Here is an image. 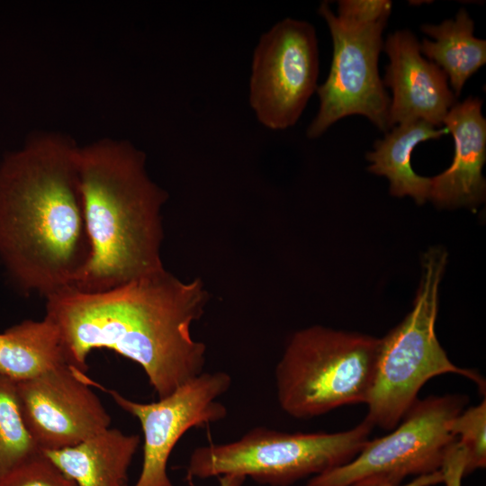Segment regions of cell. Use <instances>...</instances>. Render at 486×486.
<instances>
[{
    "label": "cell",
    "mask_w": 486,
    "mask_h": 486,
    "mask_svg": "<svg viewBox=\"0 0 486 486\" xmlns=\"http://www.w3.org/2000/svg\"><path fill=\"white\" fill-rule=\"evenodd\" d=\"M45 298V318L80 372L94 349L112 350L143 369L158 399L202 373L206 347L191 334L207 302L199 279L183 283L163 268L107 291L68 287Z\"/></svg>",
    "instance_id": "cell-1"
},
{
    "label": "cell",
    "mask_w": 486,
    "mask_h": 486,
    "mask_svg": "<svg viewBox=\"0 0 486 486\" xmlns=\"http://www.w3.org/2000/svg\"><path fill=\"white\" fill-rule=\"evenodd\" d=\"M78 146L61 133H34L0 163V259L26 292L71 287L91 258Z\"/></svg>",
    "instance_id": "cell-2"
},
{
    "label": "cell",
    "mask_w": 486,
    "mask_h": 486,
    "mask_svg": "<svg viewBox=\"0 0 486 486\" xmlns=\"http://www.w3.org/2000/svg\"><path fill=\"white\" fill-rule=\"evenodd\" d=\"M77 170L91 258L69 288L100 292L163 269L160 209L166 193L146 171L145 154L128 140L78 146Z\"/></svg>",
    "instance_id": "cell-3"
},
{
    "label": "cell",
    "mask_w": 486,
    "mask_h": 486,
    "mask_svg": "<svg viewBox=\"0 0 486 486\" xmlns=\"http://www.w3.org/2000/svg\"><path fill=\"white\" fill-rule=\"evenodd\" d=\"M446 260V251L439 247L424 254L421 281L412 310L380 338L374 382L365 403L364 420L373 428L389 431L396 428L418 400L422 386L435 376L458 374L484 391L482 375L454 364L436 335L438 287Z\"/></svg>",
    "instance_id": "cell-4"
},
{
    "label": "cell",
    "mask_w": 486,
    "mask_h": 486,
    "mask_svg": "<svg viewBox=\"0 0 486 486\" xmlns=\"http://www.w3.org/2000/svg\"><path fill=\"white\" fill-rule=\"evenodd\" d=\"M379 346L380 338L320 326L295 332L274 373L281 409L305 419L365 404Z\"/></svg>",
    "instance_id": "cell-5"
},
{
    "label": "cell",
    "mask_w": 486,
    "mask_h": 486,
    "mask_svg": "<svg viewBox=\"0 0 486 486\" xmlns=\"http://www.w3.org/2000/svg\"><path fill=\"white\" fill-rule=\"evenodd\" d=\"M366 420L348 430L289 433L256 427L236 441L196 447L187 478L235 473L269 486H289L351 461L369 439Z\"/></svg>",
    "instance_id": "cell-6"
},
{
    "label": "cell",
    "mask_w": 486,
    "mask_h": 486,
    "mask_svg": "<svg viewBox=\"0 0 486 486\" xmlns=\"http://www.w3.org/2000/svg\"><path fill=\"white\" fill-rule=\"evenodd\" d=\"M468 400L460 394L418 400L388 435L368 439L351 461L311 477L307 486H349L371 476L401 483L409 476L439 471L456 440L450 424Z\"/></svg>",
    "instance_id": "cell-7"
},
{
    "label": "cell",
    "mask_w": 486,
    "mask_h": 486,
    "mask_svg": "<svg viewBox=\"0 0 486 486\" xmlns=\"http://www.w3.org/2000/svg\"><path fill=\"white\" fill-rule=\"evenodd\" d=\"M318 14L329 29L333 57L326 81L316 90L320 108L307 136L318 138L337 121L353 114L363 115L387 131L391 99L378 70L387 22L362 23L342 18L326 1Z\"/></svg>",
    "instance_id": "cell-8"
},
{
    "label": "cell",
    "mask_w": 486,
    "mask_h": 486,
    "mask_svg": "<svg viewBox=\"0 0 486 486\" xmlns=\"http://www.w3.org/2000/svg\"><path fill=\"white\" fill-rule=\"evenodd\" d=\"M316 31L306 21L285 18L264 33L255 49L249 104L265 127L285 130L301 117L317 90Z\"/></svg>",
    "instance_id": "cell-9"
},
{
    "label": "cell",
    "mask_w": 486,
    "mask_h": 486,
    "mask_svg": "<svg viewBox=\"0 0 486 486\" xmlns=\"http://www.w3.org/2000/svg\"><path fill=\"white\" fill-rule=\"evenodd\" d=\"M226 372L202 373L158 401L141 403L107 390L115 403L139 419L143 436V463L134 486H173L166 467L169 456L190 428L221 420L227 409L218 398L230 387Z\"/></svg>",
    "instance_id": "cell-10"
},
{
    "label": "cell",
    "mask_w": 486,
    "mask_h": 486,
    "mask_svg": "<svg viewBox=\"0 0 486 486\" xmlns=\"http://www.w3.org/2000/svg\"><path fill=\"white\" fill-rule=\"evenodd\" d=\"M92 384L69 364L16 382L23 422L40 451L75 446L110 428L111 417Z\"/></svg>",
    "instance_id": "cell-11"
},
{
    "label": "cell",
    "mask_w": 486,
    "mask_h": 486,
    "mask_svg": "<svg viewBox=\"0 0 486 486\" xmlns=\"http://www.w3.org/2000/svg\"><path fill=\"white\" fill-rule=\"evenodd\" d=\"M383 47L389 64L382 82L392 92L389 128L411 121H424L435 127L442 125L456 104L446 73L423 58L420 43L408 30L388 35Z\"/></svg>",
    "instance_id": "cell-12"
},
{
    "label": "cell",
    "mask_w": 486,
    "mask_h": 486,
    "mask_svg": "<svg viewBox=\"0 0 486 486\" xmlns=\"http://www.w3.org/2000/svg\"><path fill=\"white\" fill-rule=\"evenodd\" d=\"M482 105L479 97L470 96L456 103L444 119L454 138V155L447 169L430 177L428 199L439 207L474 205L484 200L486 120Z\"/></svg>",
    "instance_id": "cell-13"
},
{
    "label": "cell",
    "mask_w": 486,
    "mask_h": 486,
    "mask_svg": "<svg viewBox=\"0 0 486 486\" xmlns=\"http://www.w3.org/2000/svg\"><path fill=\"white\" fill-rule=\"evenodd\" d=\"M140 441L109 428L75 446L41 452L77 486H127Z\"/></svg>",
    "instance_id": "cell-14"
},
{
    "label": "cell",
    "mask_w": 486,
    "mask_h": 486,
    "mask_svg": "<svg viewBox=\"0 0 486 486\" xmlns=\"http://www.w3.org/2000/svg\"><path fill=\"white\" fill-rule=\"evenodd\" d=\"M445 133H447L446 128L436 129L424 121L400 123L382 140L375 141L374 150L366 154L371 162L368 170L388 178L391 194L410 195L417 203L423 204L428 199L430 177L413 171L411 153L418 143L438 139Z\"/></svg>",
    "instance_id": "cell-15"
},
{
    "label": "cell",
    "mask_w": 486,
    "mask_h": 486,
    "mask_svg": "<svg viewBox=\"0 0 486 486\" xmlns=\"http://www.w3.org/2000/svg\"><path fill=\"white\" fill-rule=\"evenodd\" d=\"M68 364L56 325L44 317L0 333V374L14 382Z\"/></svg>",
    "instance_id": "cell-16"
},
{
    "label": "cell",
    "mask_w": 486,
    "mask_h": 486,
    "mask_svg": "<svg viewBox=\"0 0 486 486\" xmlns=\"http://www.w3.org/2000/svg\"><path fill=\"white\" fill-rule=\"evenodd\" d=\"M421 30L435 40L423 39L421 54L446 73L457 97L467 79L485 64L486 40L473 36V21L464 8L454 19L423 24Z\"/></svg>",
    "instance_id": "cell-17"
},
{
    "label": "cell",
    "mask_w": 486,
    "mask_h": 486,
    "mask_svg": "<svg viewBox=\"0 0 486 486\" xmlns=\"http://www.w3.org/2000/svg\"><path fill=\"white\" fill-rule=\"evenodd\" d=\"M40 453L23 422L16 382L0 374V480Z\"/></svg>",
    "instance_id": "cell-18"
},
{
    "label": "cell",
    "mask_w": 486,
    "mask_h": 486,
    "mask_svg": "<svg viewBox=\"0 0 486 486\" xmlns=\"http://www.w3.org/2000/svg\"><path fill=\"white\" fill-rule=\"evenodd\" d=\"M450 431L466 453L464 476L486 466V401L469 407L451 422Z\"/></svg>",
    "instance_id": "cell-19"
},
{
    "label": "cell",
    "mask_w": 486,
    "mask_h": 486,
    "mask_svg": "<svg viewBox=\"0 0 486 486\" xmlns=\"http://www.w3.org/2000/svg\"><path fill=\"white\" fill-rule=\"evenodd\" d=\"M0 486H77L41 452L0 480Z\"/></svg>",
    "instance_id": "cell-20"
},
{
    "label": "cell",
    "mask_w": 486,
    "mask_h": 486,
    "mask_svg": "<svg viewBox=\"0 0 486 486\" xmlns=\"http://www.w3.org/2000/svg\"><path fill=\"white\" fill-rule=\"evenodd\" d=\"M338 15L362 23L387 22L392 11L388 0H341Z\"/></svg>",
    "instance_id": "cell-21"
},
{
    "label": "cell",
    "mask_w": 486,
    "mask_h": 486,
    "mask_svg": "<svg viewBox=\"0 0 486 486\" xmlns=\"http://www.w3.org/2000/svg\"><path fill=\"white\" fill-rule=\"evenodd\" d=\"M466 453L457 439L448 447L440 471L445 486H462L464 476Z\"/></svg>",
    "instance_id": "cell-22"
},
{
    "label": "cell",
    "mask_w": 486,
    "mask_h": 486,
    "mask_svg": "<svg viewBox=\"0 0 486 486\" xmlns=\"http://www.w3.org/2000/svg\"><path fill=\"white\" fill-rule=\"evenodd\" d=\"M441 471L414 477L406 483H396L381 476H371L355 482L349 486H434L442 483Z\"/></svg>",
    "instance_id": "cell-23"
},
{
    "label": "cell",
    "mask_w": 486,
    "mask_h": 486,
    "mask_svg": "<svg viewBox=\"0 0 486 486\" xmlns=\"http://www.w3.org/2000/svg\"><path fill=\"white\" fill-rule=\"evenodd\" d=\"M246 477L240 474L228 473L219 476L218 486H243Z\"/></svg>",
    "instance_id": "cell-24"
}]
</instances>
